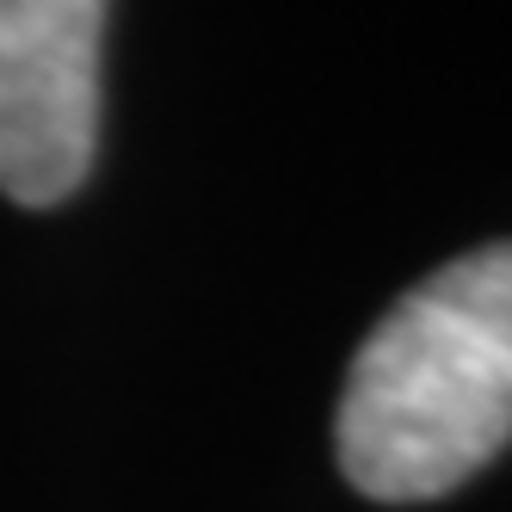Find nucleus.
<instances>
[{
  "instance_id": "f03ea898",
  "label": "nucleus",
  "mask_w": 512,
  "mask_h": 512,
  "mask_svg": "<svg viewBox=\"0 0 512 512\" xmlns=\"http://www.w3.org/2000/svg\"><path fill=\"white\" fill-rule=\"evenodd\" d=\"M99 0H0V192L62 204L99 142Z\"/></svg>"
},
{
  "instance_id": "f257e3e1",
  "label": "nucleus",
  "mask_w": 512,
  "mask_h": 512,
  "mask_svg": "<svg viewBox=\"0 0 512 512\" xmlns=\"http://www.w3.org/2000/svg\"><path fill=\"white\" fill-rule=\"evenodd\" d=\"M512 438V241L457 253L358 346L334 451L358 494L414 506L469 482Z\"/></svg>"
}]
</instances>
